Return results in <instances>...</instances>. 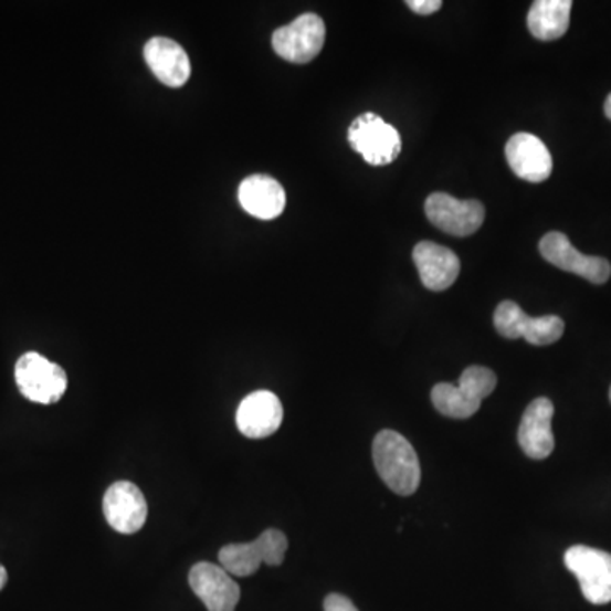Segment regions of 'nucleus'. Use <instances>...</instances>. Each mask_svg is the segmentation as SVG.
<instances>
[{
    "mask_svg": "<svg viewBox=\"0 0 611 611\" xmlns=\"http://www.w3.org/2000/svg\"><path fill=\"white\" fill-rule=\"evenodd\" d=\"M372 457L379 477L399 496L417 493L421 481L420 461L413 445L394 430H382L372 443Z\"/></svg>",
    "mask_w": 611,
    "mask_h": 611,
    "instance_id": "nucleus-1",
    "label": "nucleus"
},
{
    "mask_svg": "<svg viewBox=\"0 0 611 611\" xmlns=\"http://www.w3.org/2000/svg\"><path fill=\"white\" fill-rule=\"evenodd\" d=\"M498 378L483 366H471L462 372L459 384L442 382L432 389V403L443 417L465 420L480 411L483 399L495 391Z\"/></svg>",
    "mask_w": 611,
    "mask_h": 611,
    "instance_id": "nucleus-2",
    "label": "nucleus"
},
{
    "mask_svg": "<svg viewBox=\"0 0 611 611\" xmlns=\"http://www.w3.org/2000/svg\"><path fill=\"white\" fill-rule=\"evenodd\" d=\"M287 537L281 530L268 528L261 537L249 544H230L220 550L221 568L236 578H249L261 569L262 563L281 566L286 559Z\"/></svg>",
    "mask_w": 611,
    "mask_h": 611,
    "instance_id": "nucleus-3",
    "label": "nucleus"
},
{
    "mask_svg": "<svg viewBox=\"0 0 611 611\" xmlns=\"http://www.w3.org/2000/svg\"><path fill=\"white\" fill-rule=\"evenodd\" d=\"M15 384L24 398L38 404H55L66 392L69 378L59 364L28 351L15 364Z\"/></svg>",
    "mask_w": 611,
    "mask_h": 611,
    "instance_id": "nucleus-4",
    "label": "nucleus"
},
{
    "mask_svg": "<svg viewBox=\"0 0 611 611\" xmlns=\"http://www.w3.org/2000/svg\"><path fill=\"white\" fill-rule=\"evenodd\" d=\"M348 144L372 167L389 166L403 148L398 129L373 113L362 114L351 123Z\"/></svg>",
    "mask_w": 611,
    "mask_h": 611,
    "instance_id": "nucleus-5",
    "label": "nucleus"
},
{
    "mask_svg": "<svg viewBox=\"0 0 611 611\" xmlns=\"http://www.w3.org/2000/svg\"><path fill=\"white\" fill-rule=\"evenodd\" d=\"M495 328L502 337L516 340L524 338L537 347L556 344L563 334V322L559 316H528L518 304L503 301L495 312Z\"/></svg>",
    "mask_w": 611,
    "mask_h": 611,
    "instance_id": "nucleus-6",
    "label": "nucleus"
},
{
    "mask_svg": "<svg viewBox=\"0 0 611 611\" xmlns=\"http://www.w3.org/2000/svg\"><path fill=\"white\" fill-rule=\"evenodd\" d=\"M566 568L578 578L582 597L593 604L611 601V554L588 546H575L563 554Z\"/></svg>",
    "mask_w": 611,
    "mask_h": 611,
    "instance_id": "nucleus-7",
    "label": "nucleus"
},
{
    "mask_svg": "<svg viewBox=\"0 0 611 611\" xmlns=\"http://www.w3.org/2000/svg\"><path fill=\"white\" fill-rule=\"evenodd\" d=\"M326 28L318 14L299 15L272 34V49L291 63L313 62L325 46Z\"/></svg>",
    "mask_w": 611,
    "mask_h": 611,
    "instance_id": "nucleus-8",
    "label": "nucleus"
},
{
    "mask_svg": "<svg viewBox=\"0 0 611 611\" xmlns=\"http://www.w3.org/2000/svg\"><path fill=\"white\" fill-rule=\"evenodd\" d=\"M425 213L430 223L443 233L464 239L480 230L486 217V209L483 202L476 199L461 201L443 192H435L426 199Z\"/></svg>",
    "mask_w": 611,
    "mask_h": 611,
    "instance_id": "nucleus-9",
    "label": "nucleus"
},
{
    "mask_svg": "<svg viewBox=\"0 0 611 611\" xmlns=\"http://www.w3.org/2000/svg\"><path fill=\"white\" fill-rule=\"evenodd\" d=\"M538 250L549 264L556 265L560 271L571 272L593 284H604L610 278L611 265L607 259L584 255L572 246L566 234L559 231L547 233L540 240Z\"/></svg>",
    "mask_w": 611,
    "mask_h": 611,
    "instance_id": "nucleus-10",
    "label": "nucleus"
},
{
    "mask_svg": "<svg viewBox=\"0 0 611 611\" xmlns=\"http://www.w3.org/2000/svg\"><path fill=\"white\" fill-rule=\"evenodd\" d=\"M103 509L107 524L119 534H136L147 522V499L141 489L129 481L114 483L106 491Z\"/></svg>",
    "mask_w": 611,
    "mask_h": 611,
    "instance_id": "nucleus-11",
    "label": "nucleus"
},
{
    "mask_svg": "<svg viewBox=\"0 0 611 611\" xmlns=\"http://www.w3.org/2000/svg\"><path fill=\"white\" fill-rule=\"evenodd\" d=\"M189 584L208 611H234L240 601V586L221 566L198 562L189 572Z\"/></svg>",
    "mask_w": 611,
    "mask_h": 611,
    "instance_id": "nucleus-12",
    "label": "nucleus"
},
{
    "mask_svg": "<svg viewBox=\"0 0 611 611\" xmlns=\"http://www.w3.org/2000/svg\"><path fill=\"white\" fill-rule=\"evenodd\" d=\"M509 169L525 182L540 183L552 173V155L542 139L530 133H516L505 148Z\"/></svg>",
    "mask_w": 611,
    "mask_h": 611,
    "instance_id": "nucleus-13",
    "label": "nucleus"
},
{
    "mask_svg": "<svg viewBox=\"0 0 611 611\" xmlns=\"http://www.w3.org/2000/svg\"><path fill=\"white\" fill-rule=\"evenodd\" d=\"M554 404L550 399L537 398L528 404L518 429V443L527 457L544 461L554 452Z\"/></svg>",
    "mask_w": 611,
    "mask_h": 611,
    "instance_id": "nucleus-14",
    "label": "nucleus"
},
{
    "mask_svg": "<svg viewBox=\"0 0 611 611\" xmlns=\"http://www.w3.org/2000/svg\"><path fill=\"white\" fill-rule=\"evenodd\" d=\"M284 408L271 391H255L246 396L236 411V426L249 439L274 435L282 425Z\"/></svg>",
    "mask_w": 611,
    "mask_h": 611,
    "instance_id": "nucleus-15",
    "label": "nucleus"
},
{
    "mask_svg": "<svg viewBox=\"0 0 611 611\" xmlns=\"http://www.w3.org/2000/svg\"><path fill=\"white\" fill-rule=\"evenodd\" d=\"M413 262L423 286L433 293L449 289L461 274L459 256L439 243H418L413 250Z\"/></svg>",
    "mask_w": 611,
    "mask_h": 611,
    "instance_id": "nucleus-16",
    "label": "nucleus"
},
{
    "mask_svg": "<svg viewBox=\"0 0 611 611\" xmlns=\"http://www.w3.org/2000/svg\"><path fill=\"white\" fill-rule=\"evenodd\" d=\"M145 60L155 77L167 87H182L191 78L192 66L189 55L170 38H151L145 44Z\"/></svg>",
    "mask_w": 611,
    "mask_h": 611,
    "instance_id": "nucleus-17",
    "label": "nucleus"
},
{
    "mask_svg": "<svg viewBox=\"0 0 611 611\" xmlns=\"http://www.w3.org/2000/svg\"><path fill=\"white\" fill-rule=\"evenodd\" d=\"M239 201L246 213L259 220H275L286 209V191L271 176L255 173L246 177L239 189Z\"/></svg>",
    "mask_w": 611,
    "mask_h": 611,
    "instance_id": "nucleus-18",
    "label": "nucleus"
},
{
    "mask_svg": "<svg viewBox=\"0 0 611 611\" xmlns=\"http://www.w3.org/2000/svg\"><path fill=\"white\" fill-rule=\"evenodd\" d=\"M571 9V0H537L528 12V30L537 40H559L568 33Z\"/></svg>",
    "mask_w": 611,
    "mask_h": 611,
    "instance_id": "nucleus-19",
    "label": "nucleus"
},
{
    "mask_svg": "<svg viewBox=\"0 0 611 611\" xmlns=\"http://www.w3.org/2000/svg\"><path fill=\"white\" fill-rule=\"evenodd\" d=\"M325 611H359L356 604L351 603L344 594L331 593L325 598Z\"/></svg>",
    "mask_w": 611,
    "mask_h": 611,
    "instance_id": "nucleus-20",
    "label": "nucleus"
},
{
    "mask_svg": "<svg viewBox=\"0 0 611 611\" xmlns=\"http://www.w3.org/2000/svg\"><path fill=\"white\" fill-rule=\"evenodd\" d=\"M407 4L417 14L430 15L442 8V0H410Z\"/></svg>",
    "mask_w": 611,
    "mask_h": 611,
    "instance_id": "nucleus-21",
    "label": "nucleus"
},
{
    "mask_svg": "<svg viewBox=\"0 0 611 611\" xmlns=\"http://www.w3.org/2000/svg\"><path fill=\"white\" fill-rule=\"evenodd\" d=\"M6 582H8V571L4 566L0 563V591L4 590Z\"/></svg>",
    "mask_w": 611,
    "mask_h": 611,
    "instance_id": "nucleus-22",
    "label": "nucleus"
},
{
    "mask_svg": "<svg viewBox=\"0 0 611 611\" xmlns=\"http://www.w3.org/2000/svg\"><path fill=\"white\" fill-rule=\"evenodd\" d=\"M604 114H607L608 119L611 122V94L607 97V103H604Z\"/></svg>",
    "mask_w": 611,
    "mask_h": 611,
    "instance_id": "nucleus-23",
    "label": "nucleus"
},
{
    "mask_svg": "<svg viewBox=\"0 0 611 611\" xmlns=\"http://www.w3.org/2000/svg\"><path fill=\"white\" fill-rule=\"evenodd\" d=\"M610 401H611V389H610Z\"/></svg>",
    "mask_w": 611,
    "mask_h": 611,
    "instance_id": "nucleus-24",
    "label": "nucleus"
}]
</instances>
